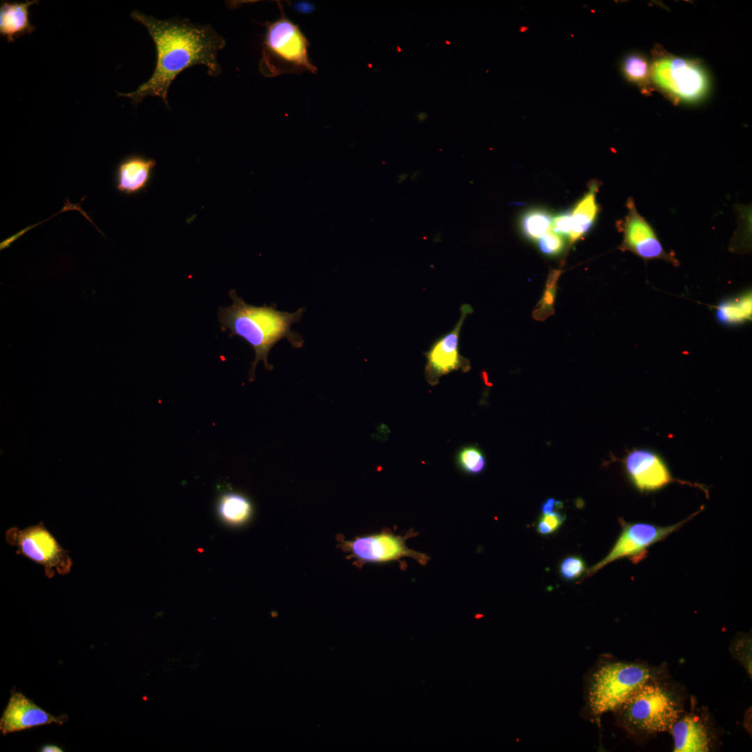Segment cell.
<instances>
[{
	"instance_id": "28",
	"label": "cell",
	"mask_w": 752,
	"mask_h": 752,
	"mask_svg": "<svg viewBox=\"0 0 752 752\" xmlns=\"http://www.w3.org/2000/svg\"><path fill=\"white\" fill-rule=\"evenodd\" d=\"M562 507L563 503L561 501L554 499H548L542 503L541 511L542 514H549Z\"/></svg>"
},
{
	"instance_id": "4",
	"label": "cell",
	"mask_w": 752,
	"mask_h": 752,
	"mask_svg": "<svg viewBox=\"0 0 752 752\" xmlns=\"http://www.w3.org/2000/svg\"><path fill=\"white\" fill-rule=\"evenodd\" d=\"M666 677H669L666 665L602 661L587 680L586 710L594 717L613 712L648 681Z\"/></svg>"
},
{
	"instance_id": "10",
	"label": "cell",
	"mask_w": 752,
	"mask_h": 752,
	"mask_svg": "<svg viewBox=\"0 0 752 752\" xmlns=\"http://www.w3.org/2000/svg\"><path fill=\"white\" fill-rule=\"evenodd\" d=\"M413 535V531H409L405 536L382 532L347 542L345 548L354 557L364 563H382L409 557L421 565H426L429 556L410 549L406 545V540Z\"/></svg>"
},
{
	"instance_id": "1",
	"label": "cell",
	"mask_w": 752,
	"mask_h": 752,
	"mask_svg": "<svg viewBox=\"0 0 752 752\" xmlns=\"http://www.w3.org/2000/svg\"><path fill=\"white\" fill-rule=\"evenodd\" d=\"M132 18L143 25L155 46L156 64L150 77L133 92L118 95L137 105L148 96L157 97L170 109L167 100L169 87L184 70L203 65L211 77L221 72L218 52L226 45L224 38L212 26L192 24L187 19L174 17L158 19L134 10Z\"/></svg>"
},
{
	"instance_id": "6",
	"label": "cell",
	"mask_w": 752,
	"mask_h": 752,
	"mask_svg": "<svg viewBox=\"0 0 752 752\" xmlns=\"http://www.w3.org/2000/svg\"><path fill=\"white\" fill-rule=\"evenodd\" d=\"M260 70L266 77L317 72L308 56V42L297 24L282 14L266 25Z\"/></svg>"
},
{
	"instance_id": "21",
	"label": "cell",
	"mask_w": 752,
	"mask_h": 752,
	"mask_svg": "<svg viewBox=\"0 0 752 752\" xmlns=\"http://www.w3.org/2000/svg\"><path fill=\"white\" fill-rule=\"evenodd\" d=\"M552 217L542 209H531L520 218L519 225L523 234L528 239L538 240L551 230Z\"/></svg>"
},
{
	"instance_id": "15",
	"label": "cell",
	"mask_w": 752,
	"mask_h": 752,
	"mask_svg": "<svg viewBox=\"0 0 752 752\" xmlns=\"http://www.w3.org/2000/svg\"><path fill=\"white\" fill-rule=\"evenodd\" d=\"M155 161L139 155H132L123 159L116 173V187L126 194L140 191L148 184Z\"/></svg>"
},
{
	"instance_id": "20",
	"label": "cell",
	"mask_w": 752,
	"mask_h": 752,
	"mask_svg": "<svg viewBox=\"0 0 752 752\" xmlns=\"http://www.w3.org/2000/svg\"><path fill=\"white\" fill-rule=\"evenodd\" d=\"M621 71L630 82L636 84L643 94L655 91L650 76V62L638 53L626 55L621 62Z\"/></svg>"
},
{
	"instance_id": "23",
	"label": "cell",
	"mask_w": 752,
	"mask_h": 752,
	"mask_svg": "<svg viewBox=\"0 0 752 752\" xmlns=\"http://www.w3.org/2000/svg\"><path fill=\"white\" fill-rule=\"evenodd\" d=\"M730 651L733 657L740 662L751 678V637L739 634L733 641Z\"/></svg>"
},
{
	"instance_id": "9",
	"label": "cell",
	"mask_w": 752,
	"mask_h": 752,
	"mask_svg": "<svg viewBox=\"0 0 752 752\" xmlns=\"http://www.w3.org/2000/svg\"><path fill=\"white\" fill-rule=\"evenodd\" d=\"M626 206L627 214L620 224L623 238L619 249L633 253L645 262L659 259L678 266L675 253L665 251L654 228L638 212L633 198L627 199Z\"/></svg>"
},
{
	"instance_id": "16",
	"label": "cell",
	"mask_w": 752,
	"mask_h": 752,
	"mask_svg": "<svg viewBox=\"0 0 752 752\" xmlns=\"http://www.w3.org/2000/svg\"><path fill=\"white\" fill-rule=\"evenodd\" d=\"M38 1L24 2L2 1L0 6V34L8 42L16 38L30 34L35 27L30 22L29 8Z\"/></svg>"
},
{
	"instance_id": "5",
	"label": "cell",
	"mask_w": 752,
	"mask_h": 752,
	"mask_svg": "<svg viewBox=\"0 0 752 752\" xmlns=\"http://www.w3.org/2000/svg\"><path fill=\"white\" fill-rule=\"evenodd\" d=\"M651 56L650 76L655 91L676 104L695 102L705 96L709 81L698 61L677 57L658 44Z\"/></svg>"
},
{
	"instance_id": "3",
	"label": "cell",
	"mask_w": 752,
	"mask_h": 752,
	"mask_svg": "<svg viewBox=\"0 0 752 752\" xmlns=\"http://www.w3.org/2000/svg\"><path fill=\"white\" fill-rule=\"evenodd\" d=\"M668 678L648 681L613 712L617 724L637 741L670 733L684 711V689Z\"/></svg>"
},
{
	"instance_id": "25",
	"label": "cell",
	"mask_w": 752,
	"mask_h": 752,
	"mask_svg": "<svg viewBox=\"0 0 752 752\" xmlns=\"http://www.w3.org/2000/svg\"><path fill=\"white\" fill-rule=\"evenodd\" d=\"M537 241L539 249L547 256H556L564 249L565 242L563 236L551 230Z\"/></svg>"
},
{
	"instance_id": "13",
	"label": "cell",
	"mask_w": 752,
	"mask_h": 752,
	"mask_svg": "<svg viewBox=\"0 0 752 752\" xmlns=\"http://www.w3.org/2000/svg\"><path fill=\"white\" fill-rule=\"evenodd\" d=\"M670 733L673 738L675 752L710 751L717 739L710 715L705 709L684 711Z\"/></svg>"
},
{
	"instance_id": "7",
	"label": "cell",
	"mask_w": 752,
	"mask_h": 752,
	"mask_svg": "<svg viewBox=\"0 0 752 752\" xmlns=\"http://www.w3.org/2000/svg\"><path fill=\"white\" fill-rule=\"evenodd\" d=\"M5 540L22 555L43 566L45 576L52 579L56 571L61 575L70 573L73 562L69 551L59 544L43 522L23 529L12 526L5 532Z\"/></svg>"
},
{
	"instance_id": "27",
	"label": "cell",
	"mask_w": 752,
	"mask_h": 752,
	"mask_svg": "<svg viewBox=\"0 0 752 752\" xmlns=\"http://www.w3.org/2000/svg\"><path fill=\"white\" fill-rule=\"evenodd\" d=\"M571 230V212H565L552 217L551 231L561 236L570 235Z\"/></svg>"
},
{
	"instance_id": "19",
	"label": "cell",
	"mask_w": 752,
	"mask_h": 752,
	"mask_svg": "<svg viewBox=\"0 0 752 752\" xmlns=\"http://www.w3.org/2000/svg\"><path fill=\"white\" fill-rule=\"evenodd\" d=\"M217 510L221 519L227 524L239 525L248 521L253 507L246 496L236 492H226L219 498Z\"/></svg>"
},
{
	"instance_id": "11",
	"label": "cell",
	"mask_w": 752,
	"mask_h": 752,
	"mask_svg": "<svg viewBox=\"0 0 752 752\" xmlns=\"http://www.w3.org/2000/svg\"><path fill=\"white\" fill-rule=\"evenodd\" d=\"M460 319L453 329L437 339L430 350L425 353L428 359L425 369L427 381L431 385L438 383L439 378L451 371L470 369L469 361L459 353V336L466 317L473 311L469 304L461 306Z\"/></svg>"
},
{
	"instance_id": "29",
	"label": "cell",
	"mask_w": 752,
	"mask_h": 752,
	"mask_svg": "<svg viewBox=\"0 0 752 752\" xmlns=\"http://www.w3.org/2000/svg\"><path fill=\"white\" fill-rule=\"evenodd\" d=\"M294 8L300 13H311L315 8L311 3L301 2L294 5Z\"/></svg>"
},
{
	"instance_id": "8",
	"label": "cell",
	"mask_w": 752,
	"mask_h": 752,
	"mask_svg": "<svg viewBox=\"0 0 752 752\" xmlns=\"http://www.w3.org/2000/svg\"><path fill=\"white\" fill-rule=\"evenodd\" d=\"M700 512L698 510L682 521L668 526L648 523H629L619 519L622 531L618 538L609 554L587 570L586 577L593 575L609 563L620 558L627 557L634 563H639L646 556L647 548L665 539Z\"/></svg>"
},
{
	"instance_id": "18",
	"label": "cell",
	"mask_w": 752,
	"mask_h": 752,
	"mask_svg": "<svg viewBox=\"0 0 752 752\" xmlns=\"http://www.w3.org/2000/svg\"><path fill=\"white\" fill-rule=\"evenodd\" d=\"M716 320L722 325L743 324L752 318L751 290L722 299L714 306Z\"/></svg>"
},
{
	"instance_id": "12",
	"label": "cell",
	"mask_w": 752,
	"mask_h": 752,
	"mask_svg": "<svg viewBox=\"0 0 752 752\" xmlns=\"http://www.w3.org/2000/svg\"><path fill=\"white\" fill-rule=\"evenodd\" d=\"M622 462L632 484L641 492H655L672 482L690 484L674 478L662 457L649 449H633Z\"/></svg>"
},
{
	"instance_id": "26",
	"label": "cell",
	"mask_w": 752,
	"mask_h": 752,
	"mask_svg": "<svg viewBox=\"0 0 752 752\" xmlns=\"http://www.w3.org/2000/svg\"><path fill=\"white\" fill-rule=\"evenodd\" d=\"M565 521V515L554 511L549 514H542L536 524V531L544 535H549L557 531Z\"/></svg>"
},
{
	"instance_id": "14",
	"label": "cell",
	"mask_w": 752,
	"mask_h": 752,
	"mask_svg": "<svg viewBox=\"0 0 752 752\" xmlns=\"http://www.w3.org/2000/svg\"><path fill=\"white\" fill-rule=\"evenodd\" d=\"M67 715H52L40 707L21 692L12 693L0 719L1 734L21 731L51 723L63 724Z\"/></svg>"
},
{
	"instance_id": "30",
	"label": "cell",
	"mask_w": 752,
	"mask_h": 752,
	"mask_svg": "<svg viewBox=\"0 0 752 752\" xmlns=\"http://www.w3.org/2000/svg\"><path fill=\"white\" fill-rule=\"evenodd\" d=\"M40 751H42V752H61V751H63L62 749H61L58 746L54 745V744L45 745L41 748Z\"/></svg>"
},
{
	"instance_id": "17",
	"label": "cell",
	"mask_w": 752,
	"mask_h": 752,
	"mask_svg": "<svg viewBox=\"0 0 752 752\" xmlns=\"http://www.w3.org/2000/svg\"><path fill=\"white\" fill-rule=\"evenodd\" d=\"M600 185L599 181H591L588 184L587 191L570 212L571 230L569 235L570 244L585 235L591 229L597 219L599 206L596 195Z\"/></svg>"
},
{
	"instance_id": "31",
	"label": "cell",
	"mask_w": 752,
	"mask_h": 752,
	"mask_svg": "<svg viewBox=\"0 0 752 752\" xmlns=\"http://www.w3.org/2000/svg\"><path fill=\"white\" fill-rule=\"evenodd\" d=\"M445 42H446V44H448V45L451 44V43L449 42V41H448V40L445 41Z\"/></svg>"
},
{
	"instance_id": "2",
	"label": "cell",
	"mask_w": 752,
	"mask_h": 752,
	"mask_svg": "<svg viewBox=\"0 0 752 752\" xmlns=\"http://www.w3.org/2000/svg\"><path fill=\"white\" fill-rule=\"evenodd\" d=\"M229 296L233 303L228 307L219 308L218 319L223 330H229L231 336H237L252 347L255 359L249 370L250 382L255 379L256 368L260 361H263L267 370L273 369L267 357L279 341L286 338L295 348L303 346V336L292 331L291 327L301 320L305 308L289 313L277 310L276 306L249 304L234 290L229 292Z\"/></svg>"
},
{
	"instance_id": "22",
	"label": "cell",
	"mask_w": 752,
	"mask_h": 752,
	"mask_svg": "<svg viewBox=\"0 0 752 752\" xmlns=\"http://www.w3.org/2000/svg\"><path fill=\"white\" fill-rule=\"evenodd\" d=\"M457 462L462 469L469 474L480 473L486 464L483 453L476 446L463 448L458 453Z\"/></svg>"
},
{
	"instance_id": "24",
	"label": "cell",
	"mask_w": 752,
	"mask_h": 752,
	"mask_svg": "<svg viewBox=\"0 0 752 752\" xmlns=\"http://www.w3.org/2000/svg\"><path fill=\"white\" fill-rule=\"evenodd\" d=\"M586 571L583 559L578 556L565 558L559 565V574L565 580L572 581L579 578Z\"/></svg>"
}]
</instances>
